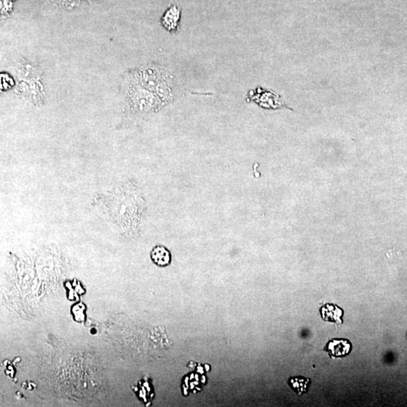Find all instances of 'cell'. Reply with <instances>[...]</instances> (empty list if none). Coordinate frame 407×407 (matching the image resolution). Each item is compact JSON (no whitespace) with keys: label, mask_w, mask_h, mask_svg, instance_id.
<instances>
[{"label":"cell","mask_w":407,"mask_h":407,"mask_svg":"<svg viewBox=\"0 0 407 407\" xmlns=\"http://www.w3.org/2000/svg\"><path fill=\"white\" fill-rule=\"evenodd\" d=\"M320 315L325 321L333 322L338 324L342 323V317L344 311L335 304L326 303L320 308Z\"/></svg>","instance_id":"obj_2"},{"label":"cell","mask_w":407,"mask_h":407,"mask_svg":"<svg viewBox=\"0 0 407 407\" xmlns=\"http://www.w3.org/2000/svg\"><path fill=\"white\" fill-rule=\"evenodd\" d=\"M180 19V10L176 6H173L168 9L162 18V24L165 29L170 32L177 31Z\"/></svg>","instance_id":"obj_3"},{"label":"cell","mask_w":407,"mask_h":407,"mask_svg":"<svg viewBox=\"0 0 407 407\" xmlns=\"http://www.w3.org/2000/svg\"><path fill=\"white\" fill-rule=\"evenodd\" d=\"M352 349L351 342L348 339L332 338L326 344L324 351L332 357H345L351 353Z\"/></svg>","instance_id":"obj_1"},{"label":"cell","mask_w":407,"mask_h":407,"mask_svg":"<svg viewBox=\"0 0 407 407\" xmlns=\"http://www.w3.org/2000/svg\"><path fill=\"white\" fill-rule=\"evenodd\" d=\"M151 259L156 265L165 267L171 263V254L164 246H156L152 250Z\"/></svg>","instance_id":"obj_4"},{"label":"cell","mask_w":407,"mask_h":407,"mask_svg":"<svg viewBox=\"0 0 407 407\" xmlns=\"http://www.w3.org/2000/svg\"><path fill=\"white\" fill-rule=\"evenodd\" d=\"M288 382L296 393L302 395L308 392L311 379L303 376L292 377Z\"/></svg>","instance_id":"obj_5"}]
</instances>
